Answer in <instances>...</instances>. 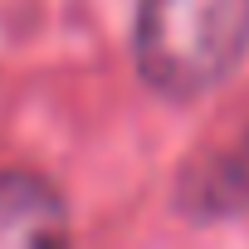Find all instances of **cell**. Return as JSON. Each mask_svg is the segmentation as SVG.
I'll return each mask as SVG.
<instances>
[{
  "label": "cell",
  "instance_id": "1",
  "mask_svg": "<svg viewBox=\"0 0 249 249\" xmlns=\"http://www.w3.org/2000/svg\"><path fill=\"white\" fill-rule=\"evenodd\" d=\"M132 54L152 93L196 103L244 64L249 0H142Z\"/></svg>",
  "mask_w": 249,
  "mask_h": 249
},
{
  "label": "cell",
  "instance_id": "2",
  "mask_svg": "<svg viewBox=\"0 0 249 249\" xmlns=\"http://www.w3.org/2000/svg\"><path fill=\"white\" fill-rule=\"evenodd\" d=\"M244 205H249V127L239 142L215 147L200 161H191L176 181V210L191 220L239 215Z\"/></svg>",
  "mask_w": 249,
  "mask_h": 249
},
{
  "label": "cell",
  "instance_id": "3",
  "mask_svg": "<svg viewBox=\"0 0 249 249\" xmlns=\"http://www.w3.org/2000/svg\"><path fill=\"white\" fill-rule=\"evenodd\" d=\"M69 239V215L59 191L35 171H0V249L59 244Z\"/></svg>",
  "mask_w": 249,
  "mask_h": 249
}]
</instances>
